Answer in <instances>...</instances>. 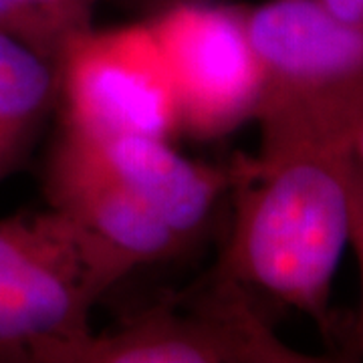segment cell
I'll return each mask as SVG.
<instances>
[{
	"instance_id": "1",
	"label": "cell",
	"mask_w": 363,
	"mask_h": 363,
	"mask_svg": "<svg viewBox=\"0 0 363 363\" xmlns=\"http://www.w3.org/2000/svg\"><path fill=\"white\" fill-rule=\"evenodd\" d=\"M351 152L238 162L233 233L214 281L257 289L331 329V291L350 247Z\"/></svg>"
},
{
	"instance_id": "2",
	"label": "cell",
	"mask_w": 363,
	"mask_h": 363,
	"mask_svg": "<svg viewBox=\"0 0 363 363\" xmlns=\"http://www.w3.org/2000/svg\"><path fill=\"white\" fill-rule=\"evenodd\" d=\"M260 71L257 160L351 152L363 119V33L317 0L247 6Z\"/></svg>"
},
{
	"instance_id": "3",
	"label": "cell",
	"mask_w": 363,
	"mask_h": 363,
	"mask_svg": "<svg viewBox=\"0 0 363 363\" xmlns=\"http://www.w3.org/2000/svg\"><path fill=\"white\" fill-rule=\"evenodd\" d=\"M130 269L57 210L0 220V359L51 363Z\"/></svg>"
},
{
	"instance_id": "4",
	"label": "cell",
	"mask_w": 363,
	"mask_h": 363,
	"mask_svg": "<svg viewBox=\"0 0 363 363\" xmlns=\"http://www.w3.org/2000/svg\"><path fill=\"white\" fill-rule=\"evenodd\" d=\"M55 69L65 130L93 140H169L178 131L168 65L147 18L91 25L63 47Z\"/></svg>"
},
{
	"instance_id": "5",
	"label": "cell",
	"mask_w": 363,
	"mask_h": 363,
	"mask_svg": "<svg viewBox=\"0 0 363 363\" xmlns=\"http://www.w3.org/2000/svg\"><path fill=\"white\" fill-rule=\"evenodd\" d=\"M145 18L168 65L178 131L216 140L255 117L260 71L247 6L178 0Z\"/></svg>"
},
{
	"instance_id": "6",
	"label": "cell",
	"mask_w": 363,
	"mask_h": 363,
	"mask_svg": "<svg viewBox=\"0 0 363 363\" xmlns=\"http://www.w3.org/2000/svg\"><path fill=\"white\" fill-rule=\"evenodd\" d=\"M192 307H152L55 353L51 363H313L274 333L247 289L214 281Z\"/></svg>"
},
{
	"instance_id": "7",
	"label": "cell",
	"mask_w": 363,
	"mask_h": 363,
	"mask_svg": "<svg viewBox=\"0 0 363 363\" xmlns=\"http://www.w3.org/2000/svg\"><path fill=\"white\" fill-rule=\"evenodd\" d=\"M47 200L130 271L169 259L184 245L111 174L93 140L65 128L47 166Z\"/></svg>"
},
{
	"instance_id": "8",
	"label": "cell",
	"mask_w": 363,
	"mask_h": 363,
	"mask_svg": "<svg viewBox=\"0 0 363 363\" xmlns=\"http://www.w3.org/2000/svg\"><path fill=\"white\" fill-rule=\"evenodd\" d=\"M93 142L117 180L184 242L202 228L238 176V162L230 168L194 162L164 138L119 135Z\"/></svg>"
},
{
	"instance_id": "9",
	"label": "cell",
	"mask_w": 363,
	"mask_h": 363,
	"mask_svg": "<svg viewBox=\"0 0 363 363\" xmlns=\"http://www.w3.org/2000/svg\"><path fill=\"white\" fill-rule=\"evenodd\" d=\"M57 89L52 63L0 35V184L25 164Z\"/></svg>"
},
{
	"instance_id": "10",
	"label": "cell",
	"mask_w": 363,
	"mask_h": 363,
	"mask_svg": "<svg viewBox=\"0 0 363 363\" xmlns=\"http://www.w3.org/2000/svg\"><path fill=\"white\" fill-rule=\"evenodd\" d=\"M95 0H0V35L57 63L69 40L93 23Z\"/></svg>"
},
{
	"instance_id": "11",
	"label": "cell",
	"mask_w": 363,
	"mask_h": 363,
	"mask_svg": "<svg viewBox=\"0 0 363 363\" xmlns=\"http://www.w3.org/2000/svg\"><path fill=\"white\" fill-rule=\"evenodd\" d=\"M350 247L355 252L362 279V317H359V345L363 350V176L353 157L350 166Z\"/></svg>"
},
{
	"instance_id": "12",
	"label": "cell",
	"mask_w": 363,
	"mask_h": 363,
	"mask_svg": "<svg viewBox=\"0 0 363 363\" xmlns=\"http://www.w3.org/2000/svg\"><path fill=\"white\" fill-rule=\"evenodd\" d=\"M333 16L363 33V0H317Z\"/></svg>"
},
{
	"instance_id": "13",
	"label": "cell",
	"mask_w": 363,
	"mask_h": 363,
	"mask_svg": "<svg viewBox=\"0 0 363 363\" xmlns=\"http://www.w3.org/2000/svg\"><path fill=\"white\" fill-rule=\"evenodd\" d=\"M351 157L355 162L357 169L362 172L363 176V119L359 123V128L355 131V138H353V145H351Z\"/></svg>"
}]
</instances>
